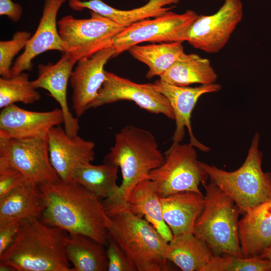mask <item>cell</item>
I'll list each match as a JSON object with an SVG mask.
<instances>
[{
	"label": "cell",
	"instance_id": "6da1fadb",
	"mask_svg": "<svg viewBox=\"0 0 271 271\" xmlns=\"http://www.w3.org/2000/svg\"><path fill=\"white\" fill-rule=\"evenodd\" d=\"M39 186L46 200L40 218L44 223L86 236L107 246L111 220L101 199L73 181L59 178Z\"/></svg>",
	"mask_w": 271,
	"mask_h": 271
},
{
	"label": "cell",
	"instance_id": "7a4b0ae2",
	"mask_svg": "<svg viewBox=\"0 0 271 271\" xmlns=\"http://www.w3.org/2000/svg\"><path fill=\"white\" fill-rule=\"evenodd\" d=\"M68 235L40 218L24 220L13 243L0 255V263L15 271H72L66 253Z\"/></svg>",
	"mask_w": 271,
	"mask_h": 271
},
{
	"label": "cell",
	"instance_id": "3957f363",
	"mask_svg": "<svg viewBox=\"0 0 271 271\" xmlns=\"http://www.w3.org/2000/svg\"><path fill=\"white\" fill-rule=\"evenodd\" d=\"M102 202L111 220L109 237L129 257L138 271L172 270L167 259L169 242L150 223L131 213L125 203Z\"/></svg>",
	"mask_w": 271,
	"mask_h": 271
},
{
	"label": "cell",
	"instance_id": "277c9868",
	"mask_svg": "<svg viewBox=\"0 0 271 271\" xmlns=\"http://www.w3.org/2000/svg\"><path fill=\"white\" fill-rule=\"evenodd\" d=\"M164 161L165 156L151 132L132 125L122 128L115 134L114 144L103 161L104 164L117 166L122 175L119 191L110 198L125 203L132 189L149 179L150 173Z\"/></svg>",
	"mask_w": 271,
	"mask_h": 271
},
{
	"label": "cell",
	"instance_id": "5b68a950",
	"mask_svg": "<svg viewBox=\"0 0 271 271\" xmlns=\"http://www.w3.org/2000/svg\"><path fill=\"white\" fill-rule=\"evenodd\" d=\"M202 186L205 189L204 203L193 233L206 243L214 255L243 257L239 237V207L214 183Z\"/></svg>",
	"mask_w": 271,
	"mask_h": 271
},
{
	"label": "cell",
	"instance_id": "8992f818",
	"mask_svg": "<svg viewBox=\"0 0 271 271\" xmlns=\"http://www.w3.org/2000/svg\"><path fill=\"white\" fill-rule=\"evenodd\" d=\"M260 136L255 133L243 164L233 171H226L199 161L210 182L228 195L243 215L256 206L271 200V172H263L262 154L259 149Z\"/></svg>",
	"mask_w": 271,
	"mask_h": 271
},
{
	"label": "cell",
	"instance_id": "52a82bcc",
	"mask_svg": "<svg viewBox=\"0 0 271 271\" xmlns=\"http://www.w3.org/2000/svg\"><path fill=\"white\" fill-rule=\"evenodd\" d=\"M90 14L88 19L67 15L57 22L64 52L77 61L112 47L115 37L125 28L94 12Z\"/></svg>",
	"mask_w": 271,
	"mask_h": 271
},
{
	"label": "cell",
	"instance_id": "ba28073f",
	"mask_svg": "<svg viewBox=\"0 0 271 271\" xmlns=\"http://www.w3.org/2000/svg\"><path fill=\"white\" fill-rule=\"evenodd\" d=\"M195 147L190 143L173 142L165 153V161L152 170L153 181L161 197L182 191L202 194L199 186L206 183L208 176L201 167Z\"/></svg>",
	"mask_w": 271,
	"mask_h": 271
},
{
	"label": "cell",
	"instance_id": "9c48e42d",
	"mask_svg": "<svg viewBox=\"0 0 271 271\" xmlns=\"http://www.w3.org/2000/svg\"><path fill=\"white\" fill-rule=\"evenodd\" d=\"M198 16L191 10L182 14L169 11L153 19L134 23L124 28L115 37L113 46L115 57L143 42L186 41L188 31Z\"/></svg>",
	"mask_w": 271,
	"mask_h": 271
},
{
	"label": "cell",
	"instance_id": "30bf717a",
	"mask_svg": "<svg viewBox=\"0 0 271 271\" xmlns=\"http://www.w3.org/2000/svg\"><path fill=\"white\" fill-rule=\"evenodd\" d=\"M0 161L16 168L26 180L39 185L60 178L51 163L47 136L25 139L0 138Z\"/></svg>",
	"mask_w": 271,
	"mask_h": 271
},
{
	"label": "cell",
	"instance_id": "8fae6325",
	"mask_svg": "<svg viewBox=\"0 0 271 271\" xmlns=\"http://www.w3.org/2000/svg\"><path fill=\"white\" fill-rule=\"evenodd\" d=\"M243 15L240 0H224L214 14L198 16L188 31L186 41L206 53H217L228 43Z\"/></svg>",
	"mask_w": 271,
	"mask_h": 271
},
{
	"label": "cell",
	"instance_id": "7c38bea8",
	"mask_svg": "<svg viewBox=\"0 0 271 271\" xmlns=\"http://www.w3.org/2000/svg\"><path fill=\"white\" fill-rule=\"evenodd\" d=\"M106 79L90 108L121 100L134 102L151 113L162 114L174 120L173 109L168 98L157 90L153 83L140 84L105 71Z\"/></svg>",
	"mask_w": 271,
	"mask_h": 271
},
{
	"label": "cell",
	"instance_id": "4fadbf2b",
	"mask_svg": "<svg viewBox=\"0 0 271 271\" xmlns=\"http://www.w3.org/2000/svg\"><path fill=\"white\" fill-rule=\"evenodd\" d=\"M115 55V50L112 46L77 62L69 82L73 91L72 108L77 117L90 108L97 98L106 79L104 65Z\"/></svg>",
	"mask_w": 271,
	"mask_h": 271
},
{
	"label": "cell",
	"instance_id": "5bb4252c",
	"mask_svg": "<svg viewBox=\"0 0 271 271\" xmlns=\"http://www.w3.org/2000/svg\"><path fill=\"white\" fill-rule=\"evenodd\" d=\"M154 88L164 94L169 100L174 111L176 128L173 141L181 143L185 136L187 128L190 143L199 150L207 152L210 150L207 146L199 142L195 137L191 123V114L196 103L202 95L216 92L221 89L218 83L202 84L197 87L177 86L157 80L153 83Z\"/></svg>",
	"mask_w": 271,
	"mask_h": 271
},
{
	"label": "cell",
	"instance_id": "9a60e30c",
	"mask_svg": "<svg viewBox=\"0 0 271 271\" xmlns=\"http://www.w3.org/2000/svg\"><path fill=\"white\" fill-rule=\"evenodd\" d=\"M64 121L61 109L34 111L13 104L1 111L0 138L25 139L46 137L52 127Z\"/></svg>",
	"mask_w": 271,
	"mask_h": 271
},
{
	"label": "cell",
	"instance_id": "2e32d148",
	"mask_svg": "<svg viewBox=\"0 0 271 271\" xmlns=\"http://www.w3.org/2000/svg\"><path fill=\"white\" fill-rule=\"evenodd\" d=\"M65 2L66 0H44L42 17L37 30L12 67L11 77L25 71H32V60L45 52L56 50L64 52L58 30L57 16Z\"/></svg>",
	"mask_w": 271,
	"mask_h": 271
},
{
	"label": "cell",
	"instance_id": "e0dca14e",
	"mask_svg": "<svg viewBox=\"0 0 271 271\" xmlns=\"http://www.w3.org/2000/svg\"><path fill=\"white\" fill-rule=\"evenodd\" d=\"M51 163L60 179L72 180L74 169L95 159V143L78 135L71 137L60 125L52 127L47 134Z\"/></svg>",
	"mask_w": 271,
	"mask_h": 271
},
{
	"label": "cell",
	"instance_id": "ac0fdd59",
	"mask_svg": "<svg viewBox=\"0 0 271 271\" xmlns=\"http://www.w3.org/2000/svg\"><path fill=\"white\" fill-rule=\"evenodd\" d=\"M77 61L66 53H62L60 59L55 63H40L37 67L38 76L31 81L35 88H43L60 105L63 113L64 129L68 135H78L80 128L78 117L73 116L69 109L67 97V86Z\"/></svg>",
	"mask_w": 271,
	"mask_h": 271
},
{
	"label": "cell",
	"instance_id": "d6986e66",
	"mask_svg": "<svg viewBox=\"0 0 271 271\" xmlns=\"http://www.w3.org/2000/svg\"><path fill=\"white\" fill-rule=\"evenodd\" d=\"M242 215L238 223L242 255L246 258H263L271 246V200Z\"/></svg>",
	"mask_w": 271,
	"mask_h": 271
},
{
	"label": "cell",
	"instance_id": "ffe728a7",
	"mask_svg": "<svg viewBox=\"0 0 271 271\" xmlns=\"http://www.w3.org/2000/svg\"><path fill=\"white\" fill-rule=\"evenodd\" d=\"M44 193L37 184L25 179L0 199V224L41 218L46 208Z\"/></svg>",
	"mask_w": 271,
	"mask_h": 271
},
{
	"label": "cell",
	"instance_id": "44dd1931",
	"mask_svg": "<svg viewBox=\"0 0 271 271\" xmlns=\"http://www.w3.org/2000/svg\"><path fill=\"white\" fill-rule=\"evenodd\" d=\"M183 0H149L145 5L131 10L115 9L101 0H69L71 9L76 11L89 9L105 17L120 26L127 28L141 21L161 16Z\"/></svg>",
	"mask_w": 271,
	"mask_h": 271
},
{
	"label": "cell",
	"instance_id": "7402d4cb",
	"mask_svg": "<svg viewBox=\"0 0 271 271\" xmlns=\"http://www.w3.org/2000/svg\"><path fill=\"white\" fill-rule=\"evenodd\" d=\"M163 216L173 235L193 233L195 221L204 203V196L182 191L161 197Z\"/></svg>",
	"mask_w": 271,
	"mask_h": 271
},
{
	"label": "cell",
	"instance_id": "603a6c76",
	"mask_svg": "<svg viewBox=\"0 0 271 271\" xmlns=\"http://www.w3.org/2000/svg\"><path fill=\"white\" fill-rule=\"evenodd\" d=\"M160 198L155 183L145 179L131 191L125 206L132 214L147 220L169 242L174 235L163 218Z\"/></svg>",
	"mask_w": 271,
	"mask_h": 271
},
{
	"label": "cell",
	"instance_id": "cb8c5ba5",
	"mask_svg": "<svg viewBox=\"0 0 271 271\" xmlns=\"http://www.w3.org/2000/svg\"><path fill=\"white\" fill-rule=\"evenodd\" d=\"M213 255L193 233L174 235L168 243V260L183 271H205Z\"/></svg>",
	"mask_w": 271,
	"mask_h": 271
},
{
	"label": "cell",
	"instance_id": "d4e9b609",
	"mask_svg": "<svg viewBox=\"0 0 271 271\" xmlns=\"http://www.w3.org/2000/svg\"><path fill=\"white\" fill-rule=\"evenodd\" d=\"M217 77L209 59L195 54L185 53L160 76V79L170 84L187 86L195 83L213 84Z\"/></svg>",
	"mask_w": 271,
	"mask_h": 271
},
{
	"label": "cell",
	"instance_id": "484cf974",
	"mask_svg": "<svg viewBox=\"0 0 271 271\" xmlns=\"http://www.w3.org/2000/svg\"><path fill=\"white\" fill-rule=\"evenodd\" d=\"M105 246L86 236L69 233L66 246L72 271H106L108 259Z\"/></svg>",
	"mask_w": 271,
	"mask_h": 271
},
{
	"label": "cell",
	"instance_id": "4316f807",
	"mask_svg": "<svg viewBox=\"0 0 271 271\" xmlns=\"http://www.w3.org/2000/svg\"><path fill=\"white\" fill-rule=\"evenodd\" d=\"M118 169L116 166L104 163L94 165L84 163L74 169L72 180L104 200L119 191V186L116 183Z\"/></svg>",
	"mask_w": 271,
	"mask_h": 271
},
{
	"label": "cell",
	"instance_id": "83f0119b",
	"mask_svg": "<svg viewBox=\"0 0 271 271\" xmlns=\"http://www.w3.org/2000/svg\"><path fill=\"white\" fill-rule=\"evenodd\" d=\"M181 42L161 43L132 46L128 49L131 55L149 67L146 76L150 79L164 74L185 53Z\"/></svg>",
	"mask_w": 271,
	"mask_h": 271
},
{
	"label": "cell",
	"instance_id": "f1b7e54d",
	"mask_svg": "<svg viewBox=\"0 0 271 271\" xmlns=\"http://www.w3.org/2000/svg\"><path fill=\"white\" fill-rule=\"evenodd\" d=\"M29 80V74L24 72L10 78H0V107L4 108L17 102L33 104L41 99V95Z\"/></svg>",
	"mask_w": 271,
	"mask_h": 271
},
{
	"label": "cell",
	"instance_id": "f546056e",
	"mask_svg": "<svg viewBox=\"0 0 271 271\" xmlns=\"http://www.w3.org/2000/svg\"><path fill=\"white\" fill-rule=\"evenodd\" d=\"M205 271H271V263L261 257L213 255Z\"/></svg>",
	"mask_w": 271,
	"mask_h": 271
},
{
	"label": "cell",
	"instance_id": "4dcf8cb0",
	"mask_svg": "<svg viewBox=\"0 0 271 271\" xmlns=\"http://www.w3.org/2000/svg\"><path fill=\"white\" fill-rule=\"evenodd\" d=\"M32 36L31 33L19 31L8 41H0V75L2 77H11L12 63L16 55L23 48Z\"/></svg>",
	"mask_w": 271,
	"mask_h": 271
},
{
	"label": "cell",
	"instance_id": "1f68e13d",
	"mask_svg": "<svg viewBox=\"0 0 271 271\" xmlns=\"http://www.w3.org/2000/svg\"><path fill=\"white\" fill-rule=\"evenodd\" d=\"M106 253L108 271H138L132 260L109 237Z\"/></svg>",
	"mask_w": 271,
	"mask_h": 271
},
{
	"label": "cell",
	"instance_id": "d6a6232c",
	"mask_svg": "<svg viewBox=\"0 0 271 271\" xmlns=\"http://www.w3.org/2000/svg\"><path fill=\"white\" fill-rule=\"evenodd\" d=\"M25 179L17 169L0 161V199L11 192Z\"/></svg>",
	"mask_w": 271,
	"mask_h": 271
},
{
	"label": "cell",
	"instance_id": "836d02e7",
	"mask_svg": "<svg viewBox=\"0 0 271 271\" xmlns=\"http://www.w3.org/2000/svg\"><path fill=\"white\" fill-rule=\"evenodd\" d=\"M21 222L0 224V255L11 245L19 230Z\"/></svg>",
	"mask_w": 271,
	"mask_h": 271
},
{
	"label": "cell",
	"instance_id": "e575fe53",
	"mask_svg": "<svg viewBox=\"0 0 271 271\" xmlns=\"http://www.w3.org/2000/svg\"><path fill=\"white\" fill-rule=\"evenodd\" d=\"M23 13L22 6L12 0H0V15L6 16L14 22H18Z\"/></svg>",
	"mask_w": 271,
	"mask_h": 271
},
{
	"label": "cell",
	"instance_id": "d590c367",
	"mask_svg": "<svg viewBox=\"0 0 271 271\" xmlns=\"http://www.w3.org/2000/svg\"><path fill=\"white\" fill-rule=\"evenodd\" d=\"M0 271H15V270L10 265L0 263Z\"/></svg>",
	"mask_w": 271,
	"mask_h": 271
},
{
	"label": "cell",
	"instance_id": "8d00e7d4",
	"mask_svg": "<svg viewBox=\"0 0 271 271\" xmlns=\"http://www.w3.org/2000/svg\"><path fill=\"white\" fill-rule=\"evenodd\" d=\"M263 258L268 259L269 260V261H270V262L271 263V246L268 249V251L265 253V254L264 255Z\"/></svg>",
	"mask_w": 271,
	"mask_h": 271
},
{
	"label": "cell",
	"instance_id": "74e56055",
	"mask_svg": "<svg viewBox=\"0 0 271 271\" xmlns=\"http://www.w3.org/2000/svg\"><path fill=\"white\" fill-rule=\"evenodd\" d=\"M143 1H147V0H143Z\"/></svg>",
	"mask_w": 271,
	"mask_h": 271
}]
</instances>
